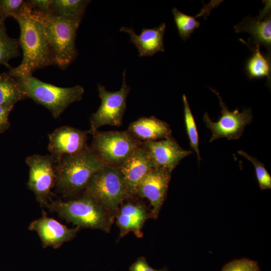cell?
Wrapping results in <instances>:
<instances>
[{
	"label": "cell",
	"mask_w": 271,
	"mask_h": 271,
	"mask_svg": "<svg viewBox=\"0 0 271 271\" xmlns=\"http://www.w3.org/2000/svg\"><path fill=\"white\" fill-rule=\"evenodd\" d=\"M20 28L19 40L23 51L20 64L10 68L9 74L15 78L32 75L37 69L54 64L53 55L39 23L34 18L27 1L14 18Z\"/></svg>",
	"instance_id": "1"
},
{
	"label": "cell",
	"mask_w": 271,
	"mask_h": 271,
	"mask_svg": "<svg viewBox=\"0 0 271 271\" xmlns=\"http://www.w3.org/2000/svg\"><path fill=\"white\" fill-rule=\"evenodd\" d=\"M106 165L90 147L64 155L55 160V186L65 197L73 198L83 192L92 176Z\"/></svg>",
	"instance_id": "2"
},
{
	"label": "cell",
	"mask_w": 271,
	"mask_h": 271,
	"mask_svg": "<svg viewBox=\"0 0 271 271\" xmlns=\"http://www.w3.org/2000/svg\"><path fill=\"white\" fill-rule=\"evenodd\" d=\"M52 50L54 64L65 69L77 55L75 40L81 19L58 16L31 9Z\"/></svg>",
	"instance_id": "3"
},
{
	"label": "cell",
	"mask_w": 271,
	"mask_h": 271,
	"mask_svg": "<svg viewBox=\"0 0 271 271\" xmlns=\"http://www.w3.org/2000/svg\"><path fill=\"white\" fill-rule=\"evenodd\" d=\"M46 207L80 228L96 229L106 232L109 231L115 217L92 198L83 194L66 201L51 200Z\"/></svg>",
	"instance_id": "4"
},
{
	"label": "cell",
	"mask_w": 271,
	"mask_h": 271,
	"mask_svg": "<svg viewBox=\"0 0 271 271\" xmlns=\"http://www.w3.org/2000/svg\"><path fill=\"white\" fill-rule=\"evenodd\" d=\"M25 93L37 103L47 108L55 119L58 118L73 102L82 98L83 87L75 85L61 87L45 83L32 75L15 78Z\"/></svg>",
	"instance_id": "5"
},
{
	"label": "cell",
	"mask_w": 271,
	"mask_h": 271,
	"mask_svg": "<svg viewBox=\"0 0 271 271\" xmlns=\"http://www.w3.org/2000/svg\"><path fill=\"white\" fill-rule=\"evenodd\" d=\"M82 194L92 198L114 216L119 206L131 198L118 167L110 165L92 176Z\"/></svg>",
	"instance_id": "6"
},
{
	"label": "cell",
	"mask_w": 271,
	"mask_h": 271,
	"mask_svg": "<svg viewBox=\"0 0 271 271\" xmlns=\"http://www.w3.org/2000/svg\"><path fill=\"white\" fill-rule=\"evenodd\" d=\"M142 142L127 130H97L93 135L90 148L106 165L118 166Z\"/></svg>",
	"instance_id": "7"
},
{
	"label": "cell",
	"mask_w": 271,
	"mask_h": 271,
	"mask_svg": "<svg viewBox=\"0 0 271 271\" xmlns=\"http://www.w3.org/2000/svg\"><path fill=\"white\" fill-rule=\"evenodd\" d=\"M122 83L117 91H107L105 86L100 84L97 90L101 104L97 110L90 117L89 134H93L102 126L109 125L119 126L126 108V100L130 90L125 79V69L123 73Z\"/></svg>",
	"instance_id": "8"
},
{
	"label": "cell",
	"mask_w": 271,
	"mask_h": 271,
	"mask_svg": "<svg viewBox=\"0 0 271 271\" xmlns=\"http://www.w3.org/2000/svg\"><path fill=\"white\" fill-rule=\"evenodd\" d=\"M25 161L29 169L27 188L40 205L46 207L55 186V160L51 155L34 154L27 157Z\"/></svg>",
	"instance_id": "9"
},
{
	"label": "cell",
	"mask_w": 271,
	"mask_h": 271,
	"mask_svg": "<svg viewBox=\"0 0 271 271\" xmlns=\"http://www.w3.org/2000/svg\"><path fill=\"white\" fill-rule=\"evenodd\" d=\"M210 89L219 98L221 115L216 122L211 119L207 112L203 115V120L211 132L209 143L222 138L229 140L238 139L242 136L245 126L252 121L251 108H243L241 112L237 108L231 111L222 101L219 93L216 90Z\"/></svg>",
	"instance_id": "10"
},
{
	"label": "cell",
	"mask_w": 271,
	"mask_h": 271,
	"mask_svg": "<svg viewBox=\"0 0 271 271\" xmlns=\"http://www.w3.org/2000/svg\"><path fill=\"white\" fill-rule=\"evenodd\" d=\"M172 172L163 168L151 169L139 183L136 196L149 200L151 218L157 219L167 194Z\"/></svg>",
	"instance_id": "11"
},
{
	"label": "cell",
	"mask_w": 271,
	"mask_h": 271,
	"mask_svg": "<svg viewBox=\"0 0 271 271\" xmlns=\"http://www.w3.org/2000/svg\"><path fill=\"white\" fill-rule=\"evenodd\" d=\"M89 132L72 126H60L48 134V149L55 160L78 153L87 146Z\"/></svg>",
	"instance_id": "12"
},
{
	"label": "cell",
	"mask_w": 271,
	"mask_h": 271,
	"mask_svg": "<svg viewBox=\"0 0 271 271\" xmlns=\"http://www.w3.org/2000/svg\"><path fill=\"white\" fill-rule=\"evenodd\" d=\"M28 229L37 233L43 248H59L63 243L71 241L76 235L80 228H69L57 220L49 217L43 211L41 217L33 221Z\"/></svg>",
	"instance_id": "13"
},
{
	"label": "cell",
	"mask_w": 271,
	"mask_h": 271,
	"mask_svg": "<svg viewBox=\"0 0 271 271\" xmlns=\"http://www.w3.org/2000/svg\"><path fill=\"white\" fill-rule=\"evenodd\" d=\"M118 167L130 197L136 196L138 186L142 179L151 169L156 168L142 144Z\"/></svg>",
	"instance_id": "14"
},
{
	"label": "cell",
	"mask_w": 271,
	"mask_h": 271,
	"mask_svg": "<svg viewBox=\"0 0 271 271\" xmlns=\"http://www.w3.org/2000/svg\"><path fill=\"white\" fill-rule=\"evenodd\" d=\"M156 168H163L172 172L181 160L191 155V151L181 148L170 136L160 141L143 142Z\"/></svg>",
	"instance_id": "15"
},
{
	"label": "cell",
	"mask_w": 271,
	"mask_h": 271,
	"mask_svg": "<svg viewBox=\"0 0 271 271\" xmlns=\"http://www.w3.org/2000/svg\"><path fill=\"white\" fill-rule=\"evenodd\" d=\"M132 197L124 201L118 207L115 214L116 224L119 229V237H124L132 232L139 237H142V229L146 220L151 218V213L148 212L142 203L131 200Z\"/></svg>",
	"instance_id": "16"
},
{
	"label": "cell",
	"mask_w": 271,
	"mask_h": 271,
	"mask_svg": "<svg viewBox=\"0 0 271 271\" xmlns=\"http://www.w3.org/2000/svg\"><path fill=\"white\" fill-rule=\"evenodd\" d=\"M263 9L257 17L248 16L234 27L236 33L245 32L251 36L252 42L265 47L270 56L271 48V17L270 5L266 1Z\"/></svg>",
	"instance_id": "17"
},
{
	"label": "cell",
	"mask_w": 271,
	"mask_h": 271,
	"mask_svg": "<svg viewBox=\"0 0 271 271\" xmlns=\"http://www.w3.org/2000/svg\"><path fill=\"white\" fill-rule=\"evenodd\" d=\"M166 25L162 23L157 27L151 29L143 28L141 33L137 34L132 28L122 27L120 31L128 34L130 40L137 48L139 56H152L158 52H164V36Z\"/></svg>",
	"instance_id": "18"
},
{
	"label": "cell",
	"mask_w": 271,
	"mask_h": 271,
	"mask_svg": "<svg viewBox=\"0 0 271 271\" xmlns=\"http://www.w3.org/2000/svg\"><path fill=\"white\" fill-rule=\"evenodd\" d=\"M127 131L142 142L164 139L171 136L172 133L167 122L154 116L143 117L132 122Z\"/></svg>",
	"instance_id": "19"
},
{
	"label": "cell",
	"mask_w": 271,
	"mask_h": 271,
	"mask_svg": "<svg viewBox=\"0 0 271 271\" xmlns=\"http://www.w3.org/2000/svg\"><path fill=\"white\" fill-rule=\"evenodd\" d=\"M252 56L247 60L245 70L249 79L267 77L270 80V57L265 56L259 50L260 46L254 45Z\"/></svg>",
	"instance_id": "20"
},
{
	"label": "cell",
	"mask_w": 271,
	"mask_h": 271,
	"mask_svg": "<svg viewBox=\"0 0 271 271\" xmlns=\"http://www.w3.org/2000/svg\"><path fill=\"white\" fill-rule=\"evenodd\" d=\"M27 98L17 80L9 73L0 74V105H14Z\"/></svg>",
	"instance_id": "21"
},
{
	"label": "cell",
	"mask_w": 271,
	"mask_h": 271,
	"mask_svg": "<svg viewBox=\"0 0 271 271\" xmlns=\"http://www.w3.org/2000/svg\"><path fill=\"white\" fill-rule=\"evenodd\" d=\"M90 1L52 0L50 13L58 16L82 19Z\"/></svg>",
	"instance_id": "22"
},
{
	"label": "cell",
	"mask_w": 271,
	"mask_h": 271,
	"mask_svg": "<svg viewBox=\"0 0 271 271\" xmlns=\"http://www.w3.org/2000/svg\"><path fill=\"white\" fill-rule=\"evenodd\" d=\"M5 21L0 20V65H4L10 69L8 62L20 55V45L18 39L8 35Z\"/></svg>",
	"instance_id": "23"
},
{
	"label": "cell",
	"mask_w": 271,
	"mask_h": 271,
	"mask_svg": "<svg viewBox=\"0 0 271 271\" xmlns=\"http://www.w3.org/2000/svg\"><path fill=\"white\" fill-rule=\"evenodd\" d=\"M182 99L184 104V122L186 132L189 140L191 148L197 155L199 164L201 160L199 149V136L196 124L190 109L189 102L185 94Z\"/></svg>",
	"instance_id": "24"
},
{
	"label": "cell",
	"mask_w": 271,
	"mask_h": 271,
	"mask_svg": "<svg viewBox=\"0 0 271 271\" xmlns=\"http://www.w3.org/2000/svg\"><path fill=\"white\" fill-rule=\"evenodd\" d=\"M172 12L179 36L183 41H186L199 28L200 23L196 17L184 14L176 8Z\"/></svg>",
	"instance_id": "25"
},
{
	"label": "cell",
	"mask_w": 271,
	"mask_h": 271,
	"mask_svg": "<svg viewBox=\"0 0 271 271\" xmlns=\"http://www.w3.org/2000/svg\"><path fill=\"white\" fill-rule=\"evenodd\" d=\"M237 153L250 161L255 169L256 179L261 190L271 188V177L265 169L264 164L256 158L251 156L247 153L239 150Z\"/></svg>",
	"instance_id": "26"
},
{
	"label": "cell",
	"mask_w": 271,
	"mask_h": 271,
	"mask_svg": "<svg viewBox=\"0 0 271 271\" xmlns=\"http://www.w3.org/2000/svg\"><path fill=\"white\" fill-rule=\"evenodd\" d=\"M221 271H260V268L256 261L243 258L228 262Z\"/></svg>",
	"instance_id": "27"
},
{
	"label": "cell",
	"mask_w": 271,
	"mask_h": 271,
	"mask_svg": "<svg viewBox=\"0 0 271 271\" xmlns=\"http://www.w3.org/2000/svg\"><path fill=\"white\" fill-rule=\"evenodd\" d=\"M26 1L0 0V20H5L9 17L15 18L20 13Z\"/></svg>",
	"instance_id": "28"
},
{
	"label": "cell",
	"mask_w": 271,
	"mask_h": 271,
	"mask_svg": "<svg viewBox=\"0 0 271 271\" xmlns=\"http://www.w3.org/2000/svg\"><path fill=\"white\" fill-rule=\"evenodd\" d=\"M14 105H0V133L6 131L10 126L9 121L10 113Z\"/></svg>",
	"instance_id": "29"
},
{
	"label": "cell",
	"mask_w": 271,
	"mask_h": 271,
	"mask_svg": "<svg viewBox=\"0 0 271 271\" xmlns=\"http://www.w3.org/2000/svg\"><path fill=\"white\" fill-rule=\"evenodd\" d=\"M130 271H169L165 267L161 269H156L151 267L147 262L145 257H140L129 267Z\"/></svg>",
	"instance_id": "30"
},
{
	"label": "cell",
	"mask_w": 271,
	"mask_h": 271,
	"mask_svg": "<svg viewBox=\"0 0 271 271\" xmlns=\"http://www.w3.org/2000/svg\"><path fill=\"white\" fill-rule=\"evenodd\" d=\"M52 0H31L27 1L29 7L33 10L43 12H50V7Z\"/></svg>",
	"instance_id": "31"
}]
</instances>
